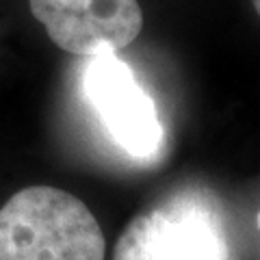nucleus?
Segmentation results:
<instances>
[{
	"instance_id": "obj_1",
	"label": "nucleus",
	"mask_w": 260,
	"mask_h": 260,
	"mask_svg": "<svg viewBox=\"0 0 260 260\" xmlns=\"http://www.w3.org/2000/svg\"><path fill=\"white\" fill-rule=\"evenodd\" d=\"M107 245L83 200L26 186L0 208V260H104Z\"/></svg>"
},
{
	"instance_id": "obj_2",
	"label": "nucleus",
	"mask_w": 260,
	"mask_h": 260,
	"mask_svg": "<svg viewBox=\"0 0 260 260\" xmlns=\"http://www.w3.org/2000/svg\"><path fill=\"white\" fill-rule=\"evenodd\" d=\"M221 213L206 195L184 191L137 215L115 243L113 260H230Z\"/></svg>"
},
{
	"instance_id": "obj_3",
	"label": "nucleus",
	"mask_w": 260,
	"mask_h": 260,
	"mask_svg": "<svg viewBox=\"0 0 260 260\" xmlns=\"http://www.w3.org/2000/svg\"><path fill=\"white\" fill-rule=\"evenodd\" d=\"M83 91L104 133L121 152L141 162L158 158L165 143L158 109L117 52L107 50L89 56Z\"/></svg>"
},
{
	"instance_id": "obj_4",
	"label": "nucleus",
	"mask_w": 260,
	"mask_h": 260,
	"mask_svg": "<svg viewBox=\"0 0 260 260\" xmlns=\"http://www.w3.org/2000/svg\"><path fill=\"white\" fill-rule=\"evenodd\" d=\"M35 20L65 52H117L141 32L137 0H28Z\"/></svg>"
},
{
	"instance_id": "obj_5",
	"label": "nucleus",
	"mask_w": 260,
	"mask_h": 260,
	"mask_svg": "<svg viewBox=\"0 0 260 260\" xmlns=\"http://www.w3.org/2000/svg\"><path fill=\"white\" fill-rule=\"evenodd\" d=\"M251 3H254V9H256V13L260 15V0H251Z\"/></svg>"
},
{
	"instance_id": "obj_6",
	"label": "nucleus",
	"mask_w": 260,
	"mask_h": 260,
	"mask_svg": "<svg viewBox=\"0 0 260 260\" xmlns=\"http://www.w3.org/2000/svg\"><path fill=\"white\" fill-rule=\"evenodd\" d=\"M258 228H260V215H258Z\"/></svg>"
}]
</instances>
